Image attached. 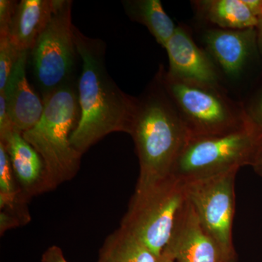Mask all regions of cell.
<instances>
[{
  "label": "cell",
  "instance_id": "1",
  "mask_svg": "<svg viewBox=\"0 0 262 262\" xmlns=\"http://www.w3.org/2000/svg\"><path fill=\"white\" fill-rule=\"evenodd\" d=\"M74 36L82 71L77 82L80 120L71 136V144L83 155L112 133L129 134L137 98L123 92L110 77L102 40L87 37L75 26Z\"/></svg>",
  "mask_w": 262,
  "mask_h": 262
},
{
  "label": "cell",
  "instance_id": "2",
  "mask_svg": "<svg viewBox=\"0 0 262 262\" xmlns=\"http://www.w3.org/2000/svg\"><path fill=\"white\" fill-rule=\"evenodd\" d=\"M129 135L140 165L135 192L171 177L179 154L190 137L182 117L157 76L140 97Z\"/></svg>",
  "mask_w": 262,
  "mask_h": 262
},
{
  "label": "cell",
  "instance_id": "3",
  "mask_svg": "<svg viewBox=\"0 0 262 262\" xmlns=\"http://www.w3.org/2000/svg\"><path fill=\"white\" fill-rule=\"evenodd\" d=\"M42 101L40 120L22 136L40 155L48 191H51L73 179L80 169L82 155L71 144V136L80 120L77 84H66Z\"/></svg>",
  "mask_w": 262,
  "mask_h": 262
},
{
  "label": "cell",
  "instance_id": "4",
  "mask_svg": "<svg viewBox=\"0 0 262 262\" xmlns=\"http://www.w3.org/2000/svg\"><path fill=\"white\" fill-rule=\"evenodd\" d=\"M156 76L190 136L223 135L248 126L244 104L223 86L176 77L163 66Z\"/></svg>",
  "mask_w": 262,
  "mask_h": 262
},
{
  "label": "cell",
  "instance_id": "5",
  "mask_svg": "<svg viewBox=\"0 0 262 262\" xmlns=\"http://www.w3.org/2000/svg\"><path fill=\"white\" fill-rule=\"evenodd\" d=\"M261 141L249 125L223 135L190 136L177 158L171 177L184 184L251 166Z\"/></svg>",
  "mask_w": 262,
  "mask_h": 262
},
{
  "label": "cell",
  "instance_id": "6",
  "mask_svg": "<svg viewBox=\"0 0 262 262\" xmlns=\"http://www.w3.org/2000/svg\"><path fill=\"white\" fill-rule=\"evenodd\" d=\"M187 203L184 184L169 177L134 193L120 227L160 256Z\"/></svg>",
  "mask_w": 262,
  "mask_h": 262
},
{
  "label": "cell",
  "instance_id": "7",
  "mask_svg": "<svg viewBox=\"0 0 262 262\" xmlns=\"http://www.w3.org/2000/svg\"><path fill=\"white\" fill-rule=\"evenodd\" d=\"M72 1L56 0L49 23L29 52L33 75L42 100L76 82L79 58L72 22Z\"/></svg>",
  "mask_w": 262,
  "mask_h": 262
},
{
  "label": "cell",
  "instance_id": "8",
  "mask_svg": "<svg viewBox=\"0 0 262 262\" xmlns=\"http://www.w3.org/2000/svg\"><path fill=\"white\" fill-rule=\"evenodd\" d=\"M238 170L234 169L209 178L183 183L187 201L200 223L220 246L227 261L237 256L232 241V225Z\"/></svg>",
  "mask_w": 262,
  "mask_h": 262
},
{
  "label": "cell",
  "instance_id": "9",
  "mask_svg": "<svg viewBox=\"0 0 262 262\" xmlns=\"http://www.w3.org/2000/svg\"><path fill=\"white\" fill-rule=\"evenodd\" d=\"M202 40L220 72L232 80L243 75L258 49L256 28L234 30L211 27L203 32Z\"/></svg>",
  "mask_w": 262,
  "mask_h": 262
},
{
  "label": "cell",
  "instance_id": "10",
  "mask_svg": "<svg viewBox=\"0 0 262 262\" xmlns=\"http://www.w3.org/2000/svg\"><path fill=\"white\" fill-rule=\"evenodd\" d=\"M170 75L181 78L222 85L218 67L204 48L196 44L190 29L177 26L165 47Z\"/></svg>",
  "mask_w": 262,
  "mask_h": 262
},
{
  "label": "cell",
  "instance_id": "11",
  "mask_svg": "<svg viewBox=\"0 0 262 262\" xmlns=\"http://www.w3.org/2000/svg\"><path fill=\"white\" fill-rule=\"evenodd\" d=\"M163 252L175 262L227 261L220 246L202 227L188 201Z\"/></svg>",
  "mask_w": 262,
  "mask_h": 262
},
{
  "label": "cell",
  "instance_id": "12",
  "mask_svg": "<svg viewBox=\"0 0 262 262\" xmlns=\"http://www.w3.org/2000/svg\"><path fill=\"white\" fill-rule=\"evenodd\" d=\"M29 51H23L3 93L15 130L20 134L30 130L40 120L44 110L42 99L33 91L27 77Z\"/></svg>",
  "mask_w": 262,
  "mask_h": 262
},
{
  "label": "cell",
  "instance_id": "13",
  "mask_svg": "<svg viewBox=\"0 0 262 262\" xmlns=\"http://www.w3.org/2000/svg\"><path fill=\"white\" fill-rule=\"evenodd\" d=\"M9 155L15 179L27 199L47 192L46 170L40 155L29 144L22 134L14 131L0 141Z\"/></svg>",
  "mask_w": 262,
  "mask_h": 262
},
{
  "label": "cell",
  "instance_id": "14",
  "mask_svg": "<svg viewBox=\"0 0 262 262\" xmlns=\"http://www.w3.org/2000/svg\"><path fill=\"white\" fill-rule=\"evenodd\" d=\"M56 0L18 2L11 25L10 40L20 51H31L52 18Z\"/></svg>",
  "mask_w": 262,
  "mask_h": 262
},
{
  "label": "cell",
  "instance_id": "15",
  "mask_svg": "<svg viewBox=\"0 0 262 262\" xmlns=\"http://www.w3.org/2000/svg\"><path fill=\"white\" fill-rule=\"evenodd\" d=\"M191 3L198 16L216 28H256L259 22L246 0H196Z\"/></svg>",
  "mask_w": 262,
  "mask_h": 262
},
{
  "label": "cell",
  "instance_id": "16",
  "mask_svg": "<svg viewBox=\"0 0 262 262\" xmlns=\"http://www.w3.org/2000/svg\"><path fill=\"white\" fill-rule=\"evenodd\" d=\"M125 13L133 21L145 26L157 42L165 48L177 29L160 0L122 1Z\"/></svg>",
  "mask_w": 262,
  "mask_h": 262
},
{
  "label": "cell",
  "instance_id": "17",
  "mask_svg": "<svg viewBox=\"0 0 262 262\" xmlns=\"http://www.w3.org/2000/svg\"><path fill=\"white\" fill-rule=\"evenodd\" d=\"M146 245L120 227L106 238L97 262H158Z\"/></svg>",
  "mask_w": 262,
  "mask_h": 262
},
{
  "label": "cell",
  "instance_id": "18",
  "mask_svg": "<svg viewBox=\"0 0 262 262\" xmlns=\"http://www.w3.org/2000/svg\"><path fill=\"white\" fill-rule=\"evenodd\" d=\"M27 198L19 186L6 148L0 142V208L22 223L29 220L26 208Z\"/></svg>",
  "mask_w": 262,
  "mask_h": 262
},
{
  "label": "cell",
  "instance_id": "19",
  "mask_svg": "<svg viewBox=\"0 0 262 262\" xmlns=\"http://www.w3.org/2000/svg\"><path fill=\"white\" fill-rule=\"evenodd\" d=\"M22 52L10 40L9 36L0 37V93L4 91Z\"/></svg>",
  "mask_w": 262,
  "mask_h": 262
},
{
  "label": "cell",
  "instance_id": "20",
  "mask_svg": "<svg viewBox=\"0 0 262 262\" xmlns=\"http://www.w3.org/2000/svg\"><path fill=\"white\" fill-rule=\"evenodd\" d=\"M243 104L248 125L252 127L262 140V88L251 99Z\"/></svg>",
  "mask_w": 262,
  "mask_h": 262
},
{
  "label": "cell",
  "instance_id": "21",
  "mask_svg": "<svg viewBox=\"0 0 262 262\" xmlns=\"http://www.w3.org/2000/svg\"><path fill=\"white\" fill-rule=\"evenodd\" d=\"M18 2L0 0V37L9 36L10 25Z\"/></svg>",
  "mask_w": 262,
  "mask_h": 262
},
{
  "label": "cell",
  "instance_id": "22",
  "mask_svg": "<svg viewBox=\"0 0 262 262\" xmlns=\"http://www.w3.org/2000/svg\"><path fill=\"white\" fill-rule=\"evenodd\" d=\"M15 130L7 108L5 95L0 94V141L6 140Z\"/></svg>",
  "mask_w": 262,
  "mask_h": 262
},
{
  "label": "cell",
  "instance_id": "23",
  "mask_svg": "<svg viewBox=\"0 0 262 262\" xmlns=\"http://www.w3.org/2000/svg\"><path fill=\"white\" fill-rule=\"evenodd\" d=\"M41 262H68L64 257L61 248L52 246L43 253Z\"/></svg>",
  "mask_w": 262,
  "mask_h": 262
},
{
  "label": "cell",
  "instance_id": "24",
  "mask_svg": "<svg viewBox=\"0 0 262 262\" xmlns=\"http://www.w3.org/2000/svg\"><path fill=\"white\" fill-rule=\"evenodd\" d=\"M255 173L262 177V140L258 145L251 165Z\"/></svg>",
  "mask_w": 262,
  "mask_h": 262
},
{
  "label": "cell",
  "instance_id": "25",
  "mask_svg": "<svg viewBox=\"0 0 262 262\" xmlns=\"http://www.w3.org/2000/svg\"><path fill=\"white\" fill-rule=\"evenodd\" d=\"M250 9L258 19L262 17V0H246Z\"/></svg>",
  "mask_w": 262,
  "mask_h": 262
},
{
  "label": "cell",
  "instance_id": "26",
  "mask_svg": "<svg viewBox=\"0 0 262 262\" xmlns=\"http://www.w3.org/2000/svg\"><path fill=\"white\" fill-rule=\"evenodd\" d=\"M256 30H257L258 50L262 56V17L259 19V22H258L257 27H256Z\"/></svg>",
  "mask_w": 262,
  "mask_h": 262
},
{
  "label": "cell",
  "instance_id": "27",
  "mask_svg": "<svg viewBox=\"0 0 262 262\" xmlns=\"http://www.w3.org/2000/svg\"><path fill=\"white\" fill-rule=\"evenodd\" d=\"M158 262H175V261L167 253L163 252L160 255Z\"/></svg>",
  "mask_w": 262,
  "mask_h": 262
},
{
  "label": "cell",
  "instance_id": "28",
  "mask_svg": "<svg viewBox=\"0 0 262 262\" xmlns=\"http://www.w3.org/2000/svg\"><path fill=\"white\" fill-rule=\"evenodd\" d=\"M227 262H237V257L235 256V257L230 258V259L228 260Z\"/></svg>",
  "mask_w": 262,
  "mask_h": 262
}]
</instances>
